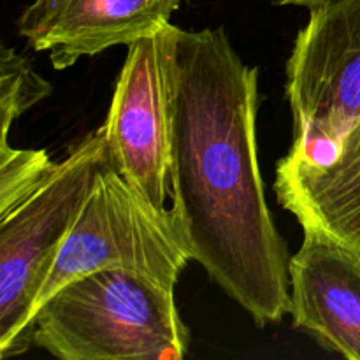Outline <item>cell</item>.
<instances>
[{
	"label": "cell",
	"mask_w": 360,
	"mask_h": 360,
	"mask_svg": "<svg viewBox=\"0 0 360 360\" xmlns=\"http://www.w3.org/2000/svg\"><path fill=\"white\" fill-rule=\"evenodd\" d=\"M257 84L224 28L176 27L171 207L193 260L267 326L290 309V257L259 169Z\"/></svg>",
	"instance_id": "6da1fadb"
},
{
	"label": "cell",
	"mask_w": 360,
	"mask_h": 360,
	"mask_svg": "<svg viewBox=\"0 0 360 360\" xmlns=\"http://www.w3.org/2000/svg\"><path fill=\"white\" fill-rule=\"evenodd\" d=\"M188 343L174 288L129 269L74 278L34 313V345L62 360H179Z\"/></svg>",
	"instance_id": "7a4b0ae2"
},
{
	"label": "cell",
	"mask_w": 360,
	"mask_h": 360,
	"mask_svg": "<svg viewBox=\"0 0 360 360\" xmlns=\"http://www.w3.org/2000/svg\"><path fill=\"white\" fill-rule=\"evenodd\" d=\"M109 162L104 127L81 141L51 174L0 217V357L34 345V311L56 255L97 172Z\"/></svg>",
	"instance_id": "3957f363"
},
{
	"label": "cell",
	"mask_w": 360,
	"mask_h": 360,
	"mask_svg": "<svg viewBox=\"0 0 360 360\" xmlns=\"http://www.w3.org/2000/svg\"><path fill=\"white\" fill-rule=\"evenodd\" d=\"M190 260L192 246L172 207L151 204L108 162L56 255L35 311L60 287L97 269H129L174 288Z\"/></svg>",
	"instance_id": "277c9868"
},
{
	"label": "cell",
	"mask_w": 360,
	"mask_h": 360,
	"mask_svg": "<svg viewBox=\"0 0 360 360\" xmlns=\"http://www.w3.org/2000/svg\"><path fill=\"white\" fill-rule=\"evenodd\" d=\"M294 118L290 151L315 162L336 155L360 120V0H322L309 7L287 62Z\"/></svg>",
	"instance_id": "5b68a950"
},
{
	"label": "cell",
	"mask_w": 360,
	"mask_h": 360,
	"mask_svg": "<svg viewBox=\"0 0 360 360\" xmlns=\"http://www.w3.org/2000/svg\"><path fill=\"white\" fill-rule=\"evenodd\" d=\"M176 27L129 44L104 123L109 162L151 204L172 195Z\"/></svg>",
	"instance_id": "8992f818"
},
{
	"label": "cell",
	"mask_w": 360,
	"mask_h": 360,
	"mask_svg": "<svg viewBox=\"0 0 360 360\" xmlns=\"http://www.w3.org/2000/svg\"><path fill=\"white\" fill-rule=\"evenodd\" d=\"M185 0H34L18 30L35 51H46L55 69L83 56L132 44L171 23Z\"/></svg>",
	"instance_id": "52a82bcc"
},
{
	"label": "cell",
	"mask_w": 360,
	"mask_h": 360,
	"mask_svg": "<svg viewBox=\"0 0 360 360\" xmlns=\"http://www.w3.org/2000/svg\"><path fill=\"white\" fill-rule=\"evenodd\" d=\"M288 276L294 326L327 350L360 360V252L304 229Z\"/></svg>",
	"instance_id": "ba28073f"
},
{
	"label": "cell",
	"mask_w": 360,
	"mask_h": 360,
	"mask_svg": "<svg viewBox=\"0 0 360 360\" xmlns=\"http://www.w3.org/2000/svg\"><path fill=\"white\" fill-rule=\"evenodd\" d=\"M274 192L302 231L322 232L360 252V120L343 134L330 160L288 151L278 162Z\"/></svg>",
	"instance_id": "9c48e42d"
},
{
	"label": "cell",
	"mask_w": 360,
	"mask_h": 360,
	"mask_svg": "<svg viewBox=\"0 0 360 360\" xmlns=\"http://www.w3.org/2000/svg\"><path fill=\"white\" fill-rule=\"evenodd\" d=\"M51 94L25 56L4 46L0 53V143H9V129L25 111Z\"/></svg>",
	"instance_id": "30bf717a"
},
{
	"label": "cell",
	"mask_w": 360,
	"mask_h": 360,
	"mask_svg": "<svg viewBox=\"0 0 360 360\" xmlns=\"http://www.w3.org/2000/svg\"><path fill=\"white\" fill-rule=\"evenodd\" d=\"M55 165L44 150H16L0 143V217L27 199Z\"/></svg>",
	"instance_id": "8fae6325"
},
{
	"label": "cell",
	"mask_w": 360,
	"mask_h": 360,
	"mask_svg": "<svg viewBox=\"0 0 360 360\" xmlns=\"http://www.w3.org/2000/svg\"><path fill=\"white\" fill-rule=\"evenodd\" d=\"M319 2H322V0H276V4H280V6H299V7H313L316 6Z\"/></svg>",
	"instance_id": "7c38bea8"
}]
</instances>
